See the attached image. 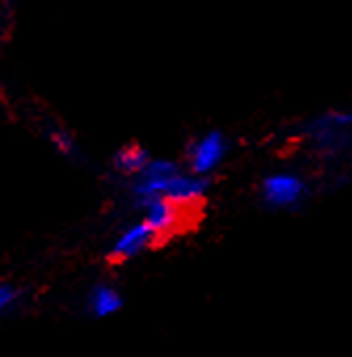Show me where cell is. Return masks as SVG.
Instances as JSON below:
<instances>
[{
	"mask_svg": "<svg viewBox=\"0 0 352 357\" xmlns=\"http://www.w3.org/2000/svg\"><path fill=\"white\" fill-rule=\"evenodd\" d=\"M306 135L321 153L337 155L352 146V112H325L308 123Z\"/></svg>",
	"mask_w": 352,
	"mask_h": 357,
	"instance_id": "cell-1",
	"label": "cell"
},
{
	"mask_svg": "<svg viewBox=\"0 0 352 357\" xmlns=\"http://www.w3.org/2000/svg\"><path fill=\"white\" fill-rule=\"evenodd\" d=\"M230 151V142L222 131H207L196 137L186 151L188 172L196 176L214 174L226 159Z\"/></svg>",
	"mask_w": 352,
	"mask_h": 357,
	"instance_id": "cell-2",
	"label": "cell"
},
{
	"mask_svg": "<svg viewBox=\"0 0 352 357\" xmlns=\"http://www.w3.org/2000/svg\"><path fill=\"white\" fill-rule=\"evenodd\" d=\"M308 195V186L302 176L294 172H274L262 180V199L274 209L298 207Z\"/></svg>",
	"mask_w": 352,
	"mask_h": 357,
	"instance_id": "cell-3",
	"label": "cell"
},
{
	"mask_svg": "<svg viewBox=\"0 0 352 357\" xmlns=\"http://www.w3.org/2000/svg\"><path fill=\"white\" fill-rule=\"evenodd\" d=\"M182 172V167L167 159H152L142 172L131 178V195L133 201L139 203L150 197H167L171 182Z\"/></svg>",
	"mask_w": 352,
	"mask_h": 357,
	"instance_id": "cell-4",
	"label": "cell"
},
{
	"mask_svg": "<svg viewBox=\"0 0 352 357\" xmlns=\"http://www.w3.org/2000/svg\"><path fill=\"white\" fill-rule=\"evenodd\" d=\"M135 205L142 209V220L152 227L159 241L182 231L184 209H186L184 205H179L171 199H165V197H150V199H144Z\"/></svg>",
	"mask_w": 352,
	"mask_h": 357,
	"instance_id": "cell-5",
	"label": "cell"
},
{
	"mask_svg": "<svg viewBox=\"0 0 352 357\" xmlns=\"http://www.w3.org/2000/svg\"><path fill=\"white\" fill-rule=\"evenodd\" d=\"M157 243H159V237L152 231V227L144 220H139L118 233V237L114 239V243L110 248L108 258L114 264H120L131 258H137L139 254H144L146 250H150Z\"/></svg>",
	"mask_w": 352,
	"mask_h": 357,
	"instance_id": "cell-6",
	"label": "cell"
},
{
	"mask_svg": "<svg viewBox=\"0 0 352 357\" xmlns=\"http://www.w3.org/2000/svg\"><path fill=\"white\" fill-rule=\"evenodd\" d=\"M87 307L93 317H110L122 309V294L110 283H97L87 296Z\"/></svg>",
	"mask_w": 352,
	"mask_h": 357,
	"instance_id": "cell-7",
	"label": "cell"
},
{
	"mask_svg": "<svg viewBox=\"0 0 352 357\" xmlns=\"http://www.w3.org/2000/svg\"><path fill=\"white\" fill-rule=\"evenodd\" d=\"M150 153L137 144H127L122 149H118L112 157V167L127 178H133L142 172L148 163H150Z\"/></svg>",
	"mask_w": 352,
	"mask_h": 357,
	"instance_id": "cell-8",
	"label": "cell"
},
{
	"mask_svg": "<svg viewBox=\"0 0 352 357\" xmlns=\"http://www.w3.org/2000/svg\"><path fill=\"white\" fill-rule=\"evenodd\" d=\"M47 137H49V142H51V146H53L61 157L72 159V161H77V159L81 157V149H79V144H77V139H74V135L70 133L67 129H63V127H49Z\"/></svg>",
	"mask_w": 352,
	"mask_h": 357,
	"instance_id": "cell-9",
	"label": "cell"
},
{
	"mask_svg": "<svg viewBox=\"0 0 352 357\" xmlns=\"http://www.w3.org/2000/svg\"><path fill=\"white\" fill-rule=\"evenodd\" d=\"M22 292L13 283H0V317L7 315L19 301Z\"/></svg>",
	"mask_w": 352,
	"mask_h": 357,
	"instance_id": "cell-10",
	"label": "cell"
},
{
	"mask_svg": "<svg viewBox=\"0 0 352 357\" xmlns=\"http://www.w3.org/2000/svg\"><path fill=\"white\" fill-rule=\"evenodd\" d=\"M11 3V0H0V5H9Z\"/></svg>",
	"mask_w": 352,
	"mask_h": 357,
	"instance_id": "cell-11",
	"label": "cell"
}]
</instances>
